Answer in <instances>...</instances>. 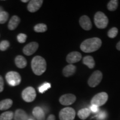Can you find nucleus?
Segmentation results:
<instances>
[{
	"label": "nucleus",
	"mask_w": 120,
	"mask_h": 120,
	"mask_svg": "<svg viewBox=\"0 0 120 120\" xmlns=\"http://www.w3.org/2000/svg\"><path fill=\"white\" fill-rule=\"evenodd\" d=\"M102 41L97 37H94L87 39L82 42L80 46V49L85 53H91L95 52L101 47Z\"/></svg>",
	"instance_id": "nucleus-1"
},
{
	"label": "nucleus",
	"mask_w": 120,
	"mask_h": 120,
	"mask_svg": "<svg viewBox=\"0 0 120 120\" xmlns=\"http://www.w3.org/2000/svg\"><path fill=\"white\" fill-rule=\"evenodd\" d=\"M31 67L33 72L36 75H42L46 71L47 68L46 60L40 56L34 57L31 61Z\"/></svg>",
	"instance_id": "nucleus-2"
},
{
	"label": "nucleus",
	"mask_w": 120,
	"mask_h": 120,
	"mask_svg": "<svg viewBox=\"0 0 120 120\" xmlns=\"http://www.w3.org/2000/svg\"><path fill=\"white\" fill-rule=\"evenodd\" d=\"M94 22L97 28L103 29L107 26L109 19L104 13L98 11L94 15Z\"/></svg>",
	"instance_id": "nucleus-3"
},
{
	"label": "nucleus",
	"mask_w": 120,
	"mask_h": 120,
	"mask_svg": "<svg viewBox=\"0 0 120 120\" xmlns=\"http://www.w3.org/2000/svg\"><path fill=\"white\" fill-rule=\"evenodd\" d=\"M6 79L10 86L15 87L19 85L21 81V77L17 72L10 71L6 75Z\"/></svg>",
	"instance_id": "nucleus-4"
},
{
	"label": "nucleus",
	"mask_w": 120,
	"mask_h": 120,
	"mask_svg": "<svg viewBox=\"0 0 120 120\" xmlns=\"http://www.w3.org/2000/svg\"><path fill=\"white\" fill-rule=\"evenodd\" d=\"M76 116V112L73 108L66 107L61 109L59 113L60 120H73Z\"/></svg>",
	"instance_id": "nucleus-5"
},
{
	"label": "nucleus",
	"mask_w": 120,
	"mask_h": 120,
	"mask_svg": "<svg viewBox=\"0 0 120 120\" xmlns=\"http://www.w3.org/2000/svg\"><path fill=\"white\" fill-rule=\"evenodd\" d=\"M108 100V94L107 93L102 92L96 94L91 100V105H95L100 107L106 103Z\"/></svg>",
	"instance_id": "nucleus-6"
},
{
	"label": "nucleus",
	"mask_w": 120,
	"mask_h": 120,
	"mask_svg": "<svg viewBox=\"0 0 120 120\" xmlns=\"http://www.w3.org/2000/svg\"><path fill=\"white\" fill-rule=\"evenodd\" d=\"M22 97L23 100L27 102L34 101L36 97V92L32 87H28L25 88L22 92Z\"/></svg>",
	"instance_id": "nucleus-7"
},
{
	"label": "nucleus",
	"mask_w": 120,
	"mask_h": 120,
	"mask_svg": "<svg viewBox=\"0 0 120 120\" xmlns=\"http://www.w3.org/2000/svg\"><path fill=\"white\" fill-rule=\"evenodd\" d=\"M103 75L100 71H96L91 75L88 80V85L91 87H95L98 86L102 79Z\"/></svg>",
	"instance_id": "nucleus-8"
},
{
	"label": "nucleus",
	"mask_w": 120,
	"mask_h": 120,
	"mask_svg": "<svg viewBox=\"0 0 120 120\" xmlns=\"http://www.w3.org/2000/svg\"><path fill=\"white\" fill-rule=\"evenodd\" d=\"M76 97L73 94H68L61 96L60 98V102L64 106H68L73 104L76 101Z\"/></svg>",
	"instance_id": "nucleus-9"
},
{
	"label": "nucleus",
	"mask_w": 120,
	"mask_h": 120,
	"mask_svg": "<svg viewBox=\"0 0 120 120\" xmlns=\"http://www.w3.org/2000/svg\"><path fill=\"white\" fill-rule=\"evenodd\" d=\"M38 44L36 42H32L27 44L23 49V52L26 56H31L37 50Z\"/></svg>",
	"instance_id": "nucleus-10"
},
{
	"label": "nucleus",
	"mask_w": 120,
	"mask_h": 120,
	"mask_svg": "<svg viewBox=\"0 0 120 120\" xmlns=\"http://www.w3.org/2000/svg\"><path fill=\"white\" fill-rule=\"evenodd\" d=\"M79 23L81 27L86 31H89L92 27V22L90 18L86 15H83L80 17L79 19Z\"/></svg>",
	"instance_id": "nucleus-11"
},
{
	"label": "nucleus",
	"mask_w": 120,
	"mask_h": 120,
	"mask_svg": "<svg viewBox=\"0 0 120 120\" xmlns=\"http://www.w3.org/2000/svg\"><path fill=\"white\" fill-rule=\"evenodd\" d=\"M43 1L42 0H32L29 1L27 9L30 12H36L41 8Z\"/></svg>",
	"instance_id": "nucleus-12"
},
{
	"label": "nucleus",
	"mask_w": 120,
	"mask_h": 120,
	"mask_svg": "<svg viewBox=\"0 0 120 120\" xmlns=\"http://www.w3.org/2000/svg\"><path fill=\"white\" fill-rule=\"evenodd\" d=\"M82 58V55L79 52L73 51L70 53L67 56L66 61L68 64H72L80 61Z\"/></svg>",
	"instance_id": "nucleus-13"
},
{
	"label": "nucleus",
	"mask_w": 120,
	"mask_h": 120,
	"mask_svg": "<svg viewBox=\"0 0 120 120\" xmlns=\"http://www.w3.org/2000/svg\"><path fill=\"white\" fill-rule=\"evenodd\" d=\"M32 113L34 116L37 120H45V114L44 111L40 107H34L32 111Z\"/></svg>",
	"instance_id": "nucleus-14"
},
{
	"label": "nucleus",
	"mask_w": 120,
	"mask_h": 120,
	"mask_svg": "<svg viewBox=\"0 0 120 120\" xmlns=\"http://www.w3.org/2000/svg\"><path fill=\"white\" fill-rule=\"evenodd\" d=\"M76 70V67L73 64H70L66 66L63 69L62 73L65 77H70L75 73Z\"/></svg>",
	"instance_id": "nucleus-15"
},
{
	"label": "nucleus",
	"mask_w": 120,
	"mask_h": 120,
	"mask_svg": "<svg viewBox=\"0 0 120 120\" xmlns=\"http://www.w3.org/2000/svg\"><path fill=\"white\" fill-rule=\"evenodd\" d=\"M20 23V19L17 16H13L8 22V28L10 30H14L17 27Z\"/></svg>",
	"instance_id": "nucleus-16"
},
{
	"label": "nucleus",
	"mask_w": 120,
	"mask_h": 120,
	"mask_svg": "<svg viewBox=\"0 0 120 120\" xmlns=\"http://www.w3.org/2000/svg\"><path fill=\"white\" fill-rule=\"evenodd\" d=\"M15 61L16 66L19 68H24L26 67L27 64L26 58L21 55H18L16 56Z\"/></svg>",
	"instance_id": "nucleus-17"
},
{
	"label": "nucleus",
	"mask_w": 120,
	"mask_h": 120,
	"mask_svg": "<svg viewBox=\"0 0 120 120\" xmlns=\"http://www.w3.org/2000/svg\"><path fill=\"white\" fill-rule=\"evenodd\" d=\"M14 120H27L28 116L26 112L23 109H18L14 114Z\"/></svg>",
	"instance_id": "nucleus-18"
},
{
	"label": "nucleus",
	"mask_w": 120,
	"mask_h": 120,
	"mask_svg": "<svg viewBox=\"0 0 120 120\" xmlns=\"http://www.w3.org/2000/svg\"><path fill=\"white\" fill-rule=\"evenodd\" d=\"M83 64L90 69L94 68L95 66V62L94 58L91 56H85L83 58Z\"/></svg>",
	"instance_id": "nucleus-19"
},
{
	"label": "nucleus",
	"mask_w": 120,
	"mask_h": 120,
	"mask_svg": "<svg viewBox=\"0 0 120 120\" xmlns=\"http://www.w3.org/2000/svg\"><path fill=\"white\" fill-rule=\"evenodd\" d=\"M13 104L12 100L11 99H5L0 101V110H6L10 109Z\"/></svg>",
	"instance_id": "nucleus-20"
},
{
	"label": "nucleus",
	"mask_w": 120,
	"mask_h": 120,
	"mask_svg": "<svg viewBox=\"0 0 120 120\" xmlns=\"http://www.w3.org/2000/svg\"><path fill=\"white\" fill-rule=\"evenodd\" d=\"M91 113V111L88 109H82L78 112V116L80 119L85 120H86Z\"/></svg>",
	"instance_id": "nucleus-21"
},
{
	"label": "nucleus",
	"mask_w": 120,
	"mask_h": 120,
	"mask_svg": "<svg viewBox=\"0 0 120 120\" xmlns=\"http://www.w3.org/2000/svg\"><path fill=\"white\" fill-rule=\"evenodd\" d=\"M14 117V114L12 111H7L0 116V120H12Z\"/></svg>",
	"instance_id": "nucleus-22"
},
{
	"label": "nucleus",
	"mask_w": 120,
	"mask_h": 120,
	"mask_svg": "<svg viewBox=\"0 0 120 120\" xmlns=\"http://www.w3.org/2000/svg\"><path fill=\"white\" fill-rule=\"evenodd\" d=\"M47 27L44 23H38L34 27V31L36 32H45L47 31Z\"/></svg>",
	"instance_id": "nucleus-23"
},
{
	"label": "nucleus",
	"mask_w": 120,
	"mask_h": 120,
	"mask_svg": "<svg viewBox=\"0 0 120 120\" xmlns=\"http://www.w3.org/2000/svg\"><path fill=\"white\" fill-rule=\"evenodd\" d=\"M118 1L117 0H111L107 4V8L109 11H114L117 8Z\"/></svg>",
	"instance_id": "nucleus-24"
},
{
	"label": "nucleus",
	"mask_w": 120,
	"mask_h": 120,
	"mask_svg": "<svg viewBox=\"0 0 120 120\" xmlns=\"http://www.w3.org/2000/svg\"><path fill=\"white\" fill-rule=\"evenodd\" d=\"M9 17L8 13L7 12L2 11L0 12V24H4L6 23L8 20Z\"/></svg>",
	"instance_id": "nucleus-25"
},
{
	"label": "nucleus",
	"mask_w": 120,
	"mask_h": 120,
	"mask_svg": "<svg viewBox=\"0 0 120 120\" xmlns=\"http://www.w3.org/2000/svg\"><path fill=\"white\" fill-rule=\"evenodd\" d=\"M118 32V31L117 28L113 27L111 28V29L108 31V36L111 38H115V37H116L117 36V35Z\"/></svg>",
	"instance_id": "nucleus-26"
},
{
	"label": "nucleus",
	"mask_w": 120,
	"mask_h": 120,
	"mask_svg": "<svg viewBox=\"0 0 120 120\" xmlns=\"http://www.w3.org/2000/svg\"><path fill=\"white\" fill-rule=\"evenodd\" d=\"M9 47H10V42L7 40H4L0 42V50L1 51L7 50Z\"/></svg>",
	"instance_id": "nucleus-27"
},
{
	"label": "nucleus",
	"mask_w": 120,
	"mask_h": 120,
	"mask_svg": "<svg viewBox=\"0 0 120 120\" xmlns=\"http://www.w3.org/2000/svg\"><path fill=\"white\" fill-rule=\"evenodd\" d=\"M51 88V84L46 82V83H43V85H42L41 86L38 88V91L40 93L42 94V93L45 92V91H47V90H49V88Z\"/></svg>",
	"instance_id": "nucleus-28"
},
{
	"label": "nucleus",
	"mask_w": 120,
	"mask_h": 120,
	"mask_svg": "<svg viewBox=\"0 0 120 120\" xmlns=\"http://www.w3.org/2000/svg\"><path fill=\"white\" fill-rule=\"evenodd\" d=\"M17 39V41H19V42L21 43H25L26 41L27 35L24 34H18Z\"/></svg>",
	"instance_id": "nucleus-29"
},
{
	"label": "nucleus",
	"mask_w": 120,
	"mask_h": 120,
	"mask_svg": "<svg viewBox=\"0 0 120 120\" xmlns=\"http://www.w3.org/2000/svg\"><path fill=\"white\" fill-rule=\"evenodd\" d=\"M96 118L97 120H102L106 118L107 117V114H106V112L104 111H101L98 112V113L96 115Z\"/></svg>",
	"instance_id": "nucleus-30"
},
{
	"label": "nucleus",
	"mask_w": 120,
	"mask_h": 120,
	"mask_svg": "<svg viewBox=\"0 0 120 120\" xmlns=\"http://www.w3.org/2000/svg\"><path fill=\"white\" fill-rule=\"evenodd\" d=\"M90 110L94 113H97L99 112V108L95 105H91L90 107Z\"/></svg>",
	"instance_id": "nucleus-31"
},
{
	"label": "nucleus",
	"mask_w": 120,
	"mask_h": 120,
	"mask_svg": "<svg viewBox=\"0 0 120 120\" xmlns=\"http://www.w3.org/2000/svg\"><path fill=\"white\" fill-rule=\"evenodd\" d=\"M4 89V81L2 77L0 76V92H2Z\"/></svg>",
	"instance_id": "nucleus-32"
},
{
	"label": "nucleus",
	"mask_w": 120,
	"mask_h": 120,
	"mask_svg": "<svg viewBox=\"0 0 120 120\" xmlns=\"http://www.w3.org/2000/svg\"><path fill=\"white\" fill-rule=\"evenodd\" d=\"M47 120H56V117L53 115H50L48 117Z\"/></svg>",
	"instance_id": "nucleus-33"
},
{
	"label": "nucleus",
	"mask_w": 120,
	"mask_h": 120,
	"mask_svg": "<svg viewBox=\"0 0 120 120\" xmlns=\"http://www.w3.org/2000/svg\"><path fill=\"white\" fill-rule=\"evenodd\" d=\"M116 49H117L118 50L120 51V41H119L117 43V45H116Z\"/></svg>",
	"instance_id": "nucleus-34"
},
{
	"label": "nucleus",
	"mask_w": 120,
	"mask_h": 120,
	"mask_svg": "<svg viewBox=\"0 0 120 120\" xmlns=\"http://www.w3.org/2000/svg\"><path fill=\"white\" fill-rule=\"evenodd\" d=\"M21 2L23 3H26L29 2V1H28V0H21Z\"/></svg>",
	"instance_id": "nucleus-35"
},
{
	"label": "nucleus",
	"mask_w": 120,
	"mask_h": 120,
	"mask_svg": "<svg viewBox=\"0 0 120 120\" xmlns=\"http://www.w3.org/2000/svg\"><path fill=\"white\" fill-rule=\"evenodd\" d=\"M3 11L2 10V8L1 7H0V12H2Z\"/></svg>",
	"instance_id": "nucleus-36"
},
{
	"label": "nucleus",
	"mask_w": 120,
	"mask_h": 120,
	"mask_svg": "<svg viewBox=\"0 0 120 120\" xmlns=\"http://www.w3.org/2000/svg\"><path fill=\"white\" fill-rule=\"evenodd\" d=\"M27 120H34V119H32V118H28Z\"/></svg>",
	"instance_id": "nucleus-37"
}]
</instances>
